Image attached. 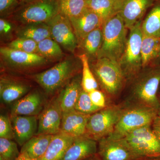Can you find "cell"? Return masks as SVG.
Masks as SVG:
<instances>
[{"mask_svg":"<svg viewBox=\"0 0 160 160\" xmlns=\"http://www.w3.org/2000/svg\"><path fill=\"white\" fill-rule=\"evenodd\" d=\"M126 103L146 106L160 112L158 98L160 85V65L144 67L130 81Z\"/></svg>","mask_w":160,"mask_h":160,"instance_id":"6da1fadb","label":"cell"},{"mask_svg":"<svg viewBox=\"0 0 160 160\" xmlns=\"http://www.w3.org/2000/svg\"><path fill=\"white\" fill-rule=\"evenodd\" d=\"M82 68L79 58H66L46 71L32 76L33 79L42 88L46 94L51 95L63 89Z\"/></svg>","mask_w":160,"mask_h":160,"instance_id":"7a4b0ae2","label":"cell"},{"mask_svg":"<svg viewBox=\"0 0 160 160\" xmlns=\"http://www.w3.org/2000/svg\"><path fill=\"white\" fill-rule=\"evenodd\" d=\"M102 29V45L98 58H107L119 62L126 49L128 38V29L119 13L105 21Z\"/></svg>","mask_w":160,"mask_h":160,"instance_id":"3957f363","label":"cell"},{"mask_svg":"<svg viewBox=\"0 0 160 160\" xmlns=\"http://www.w3.org/2000/svg\"><path fill=\"white\" fill-rule=\"evenodd\" d=\"M89 65L99 86L103 91L111 97L117 96L126 82L119 63L102 58L92 61Z\"/></svg>","mask_w":160,"mask_h":160,"instance_id":"277c9868","label":"cell"},{"mask_svg":"<svg viewBox=\"0 0 160 160\" xmlns=\"http://www.w3.org/2000/svg\"><path fill=\"white\" fill-rule=\"evenodd\" d=\"M59 13L58 0H38L20 6L10 16L23 25L48 23Z\"/></svg>","mask_w":160,"mask_h":160,"instance_id":"5b68a950","label":"cell"},{"mask_svg":"<svg viewBox=\"0 0 160 160\" xmlns=\"http://www.w3.org/2000/svg\"><path fill=\"white\" fill-rule=\"evenodd\" d=\"M122 113L111 133L124 137L129 132L143 126L151 125L158 112L149 107L124 103Z\"/></svg>","mask_w":160,"mask_h":160,"instance_id":"8992f818","label":"cell"},{"mask_svg":"<svg viewBox=\"0 0 160 160\" xmlns=\"http://www.w3.org/2000/svg\"><path fill=\"white\" fill-rule=\"evenodd\" d=\"M142 22L140 21L129 29L126 49L118 62L126 82H130L143 69L141 54L143 37Z\"/></svg>","mask_w":160,"mask_h":160,"instance_id":"52a82bcc","label":"cell"},{"mask_svg":"<svg viewBox=\"0 0 160 160\" xmlns=\"http://www.w3.org/2000/svg\"><path fill=\"white\" fill-rule=\"evenodd\" d=\"M123 108V105H109L90 115L85 135L98 142L111 134L122 115Z\"/></svg>","mask_w":160,"mask_h":160,"instance_id":"ba28073f","label":"cell"},{"mask_svg":"<svg viewBox=\"0 0 160 160\" xmlns=\"http://www.w3.org/2000/svg\"><path fill=\"white\" fill-rule=\"evenodd\" d=\"M124 138L140 158L160 155V141L151 125L134 129Z\"/></svg>","mask_w":160,"mask_h":160,"instance_id":"9c48e42d","label":"cell"},{"mask_svg":"<svg viewBox=\"0 0 160 160\" xmlns=\"http://www.w3.org/2000/svg\"><path fill=\"white\" fill-rule=\"evenodd\" d=\"M97 154L102 160H138L124 137L110 134L98 141Z\"/></svg>","mask_w":160,"mask_h":160,"instance_id":"30bf717a","label":"cell"},{"mask_svg":"<svg viewBox=\"0 0 160 160\" xmlns=\"http://www.w3.org/2000/svg\"><path fill=\"white\" fill-rule=\"evenodd\" d=\"M0 54L4 65L12 70H27L49 62L47 59L39 54L14 50L7 46L1 47Z\"/></svg>","mask_w":160,"mask_h":160,"instance_id":"8fae6325","label":"cell"},{"mask_svg":"<svg viewBox=\"0 0 160 160\" xmlns=\"http://www.w3.org/2000/svg\"><path fill=\"white\" fill-rule=\"evenodd\" d=\"M63 111L58 96L46 103L38 116V130L36 134H58L61 132Z\"/></svg>","mask_w":160,"mask_h":160,"instance_id":"7c38bea8","label":"cell"},{"mask_svg":"<svg viewBox=\"0 0 160 160\" xmlns=\"http://www.w3.org/2000/svg\"><path fill=\"white\" fill-rule=\"evenodd\" d=\"M47 23L52 38L67 51L73 53L78 43L70 20L59 13Z\"/></svg>","mask_w":160,"mask_h":160,"instance_id":"4fadbf2b","label":"cell"},{"mask_svg":"<svg viewBox=\"0 0 160 160\" xmlns=\"http://www.w3.org/2000/svg\"><path fill=\"white\" fill-rule=\"evenodd\" d=\"M31 85L24 80L9 76L1 75L0 99L1 102L9 104L15 102L31 91Z\"/></svg>","mask_w":160,"mask_h":160,"instance_id":"5bb4252c","label":"cell"},{"mask_svg":"<svg viewBox=\"0 0 160 160\" xmlns=\"http://www.w3.org/2000/svg\"><path fill=\"white\" fill-rule=\"evenodd\" d=\"M155 0H122L119 13L128 29L140 21Z\"/></svg>","mask_w":160,"mask_h":160,"instance_id":"9a60e30c","label":"cell"},{"mask_svg":"<svg viewBox=\"0 0 160 160\" xmlns=\"http://www.w3.org/2000/svg\"><path fill=\"white\" fill-rule=\"evenodd\" d=\"M42 93L37 89L30 91L25 96L14 102L10 116H38L46 104Z\"/></svg>","mask_w":160,"mask_h":160,"instance_id":"2e32d148","label":"cell"},{"mask_svg":"<svg viewBox=\"0 0 160 160\" xmlns=\"http://www.w3.org/2000/svg\"><path fill=\"white\" fill-rule=\"evenodd\" d=\"M14 139L22 147L32 137L38 130V116H10Z\"/></svg>","mask_w":160,"mask_h":160,"instance_id":"e0dca14e","label":"cell"},{"mask_svg":"<svg viewBox=\"0 0 160 160\" xmlns=\"http://www.w3.org/2000/svg\"><path fill=\"white\" fill-rule=\"evenodd\" d=\"M97 152V141L85 134L75 138L60 160H83Z\"/></svg>","mask_w":160,"mask_h":160,"instance_id":"ac0fdd59","label":"cell"},{"mask_svg":"<svg viewBox=\"0 0 160 160\" xmlns=\"http://www.w3.org/2000/svg\"><path fill=\"white\" fill-rule=\"evenodd\" d=\"M69 20L78 46L87 35L94 29L102 27L104 22L98 15L89 9L79 16Z\"/></svg>","mask_w":160,"mask_h":160,"instance_id":"d6986e66","label":"cell"},{"mask_svg":"<svg viewBox=\"0 0 160 160\" xmlns=\"http://www.w3.org/2000/svg\"><path fill=\"white\" fill-rule=\"evenodd\" d=\"M90 115L83 114L73 109L63 112L61 132L73 138L86 133V125Z\"/></svg>","mask_w":160,"mask_h":160,"instance_id":"ffe728a7","label":"cell"},{"mask_svg":"<svg viewBox=\"0 0 160 160\" xmlns=\"http://www.w3.org/2000/svg\"><path fill=\"white\" fill-rule=\"evenodd\" d=\"M82 89V74L79 73L62 89L58 95L63 112L74 109Z\"/></svg>","mask_w":160,"mask_h":160,"instance_id":"44dd1931","label":"cell"},{"mask_svg":"<svg viewBox=\"0 0 160 160\" xmlns=\"http://www.w3.org/2000/svg\"><path fill=\"white\" fill-rule=\"evenodd\" d=\"M74 138L62 132L54 135L41 160H60Z\"/></svg>","mask_w":160,"mask_h":160,"instance_id":"7402d4cb","label":"cell"},{"mask_svg":"<svg viewBox=\"0 0 160 160\" xmlns=\"http://www.w3.org/2000/svg\"><path fill=\"white\" fill-rule=\"evenodd\" d=\"M53 135L36 134L21 148V153H25L33 159L43 157L51 142Z\"/></svg>","mask_w":160,"mask_h":160,"instance_id":"603a6c76","label":"cell"},{"mask_svg":"<svg viewBox=\"0 0 160 160\" xmlns=\"http://www.w3.org/2000/svg\"><path fill=\"white\" fill-rule=\"evenodd\" d=\"M16 35L19 38L28 39L38 43L51 38L50 27L47 23L21 25L17 30Z\"/></svg>","mask_w":160,"mask_h":160,"instance_id":"cb8c5ba5","label":"cell"},{"mask_svg":"<svg viewBox=\"0 0 160 160\" xmlns=\"http://www.w3.org/2000/svg\"><path fill=\"white\" fill-rule=\"evenodd\" d=\"M102 26L89 33L79 45L89 59V62L98 58L103 42Z\"/></svg>","mask_w":160,"mask_h":160,"instance_id":"d4e9b609","label":"cell"},{"mask_svg":"<svg viewBox=\"0 0 160 160\" xmlns=\"http://www.w3.org/2000/svg\"><path fill=\"white\" fill-rule=\"evenodd\" d=\"M122 0H88V9L104 21L119 13Z\"/></svg>","mask_w":160,"mask_h":160,"instance_id":"484cf974","label":"cell"},{"mask_svg":"<svg viewBox=\"0 0 160 160\" xmlns=\"http://www.w3.org/2000/svg\"><path fill=\"white\" fill-rule=\"evenodd\" d=\"M141 28L143 35L160 38V0H155L142 22Z\"/></svg>","mask_w":160,"mask_h":160,"instance_id":"4316f807","label":"cell"},{"mask_svg":"<svg viewBox=\"0 0 160 160\" xmlns=\"http://www.w3.org/2000/svg\"><path fill=\"white\" fill-rule=\"evenodd\" d=\"M160 49V38L143 34L141 54L143 68L149 65L152 60L158 56Z\"/></svg>","mask_w":160,"mask_h":160,"instance_id":"83f0119b","label":"cell"},{"mask_svg":"<svg viewBox=\"0 0 160 160\" xmlns=\"http://www.w3.org/2000/svg\"><path fill=\"white\" fill-rule=\"evenodd\" d=\"M60 13L69 19L79 16L88 9L86 0H58Z\"/></svg>","mask_w":160,"mask_h":160,"instance_id":"f1b7e54d","label":"cell"},{"mask_svg":"<svg viewBox=\"0 0 160 160\" xmlns=\"http://www.w3.org/2000/svg\"><path fill=\"white\" fill-rule=\"evenodd\" d=\"M38 54L48 60H58L63 56L61 46L51 38H47L38 44Z\"/></svg>","mask_w":160,"mask_h":160,"instance_id":"f546056e","label":"cell"},{"mask_svg":"<svg viewBox=\"0 0 160 160\" xmlns=\"http://www.w3.org/2000/svg\"><path fill=\"white\" fill-rule=\"evenodd\" d=\"M82 63V86L84 91L89 92L99 89V85L92 71L89 60L86 54L83 53L78 56Z\"/></svg>","mask_w":160,"mask_h":160,"instance_id":"4dcf8cb0","label":"cell"},{"mask_svg":"<svg viewBox=\"0 0 160 160\" xmlns=\"http://www.w3.org/2000/svg\"><path fill=\"white\" fill-rule=\"evenodd\" d=\"M12 140L0 138V160H15L20 155L17 146Z\"/></svg>","mask_w":160,"mask_h":160,"instance_id":"1f68e13d","label":"cell"},{"mask_svg":"<svg viewBox=\"0 0 160 160\" xmlns=\"http://www.w3.org/2000/svg\"><path fill=\"white\" fill-rule=\"evenodd\" d=\"M74 109L83 114L90 115L99 110L98 108L92 102L89 92L82 89L76 103Z\"/></svg>","mask_w":160,"mask_h":160,"instance_id":"d6a6232c","label":"cell"},{"mask_svg":"<svg viewBox=\"0 0 160 160\" xmlns=\"http://www.w3.org/2000/svg\"><path fill=\"white\" fill-rule=\"evenodd\" d=\"M38 44L33 40L18 38L9 42L6 46L14 50L38 54Z\"/></svg>","mask_w":160,"mask_h":160,"instance_id":"836d02e7","label":"cell"},{"mask_svg":"<svg viewBox=\"0 0 160 160\" xmlns=\"http://www.w3.org/2000/svg\"><path fill=\"white\" fill-rule=\"evenodd\" d=\"M0 138L11 140L14 138L11 120L6 115L0 116Z\"/></svg>","mask_w":160,"mask_h":160,"instance_id":"e575fe53","label":"cell"},{"mask_svg":"<svg viewBox=\"0 0 160 160\" xmlns=\"http://www.w3.org/2000/svg\"><path fill=\"white\" fill-rule=\"evenodd\" d=\"M19 6L18 0H0L1 16L10 15Z\"/></svg>","mask_w":160,"mask_h":160,"instance_id":"d590c367","label":"cell"},{"mask_svg":"<svg viewBox=\"0 0 160 160\" xmlns=\"http://www.w3.org/2000/svg\"><path fill=\"white\" fill-rule=\"evenodd\" d=\"M89 93L92 102L98 108L102 109L109 106L105 93L99 89L92 90Z\"/></svg>","mask_w":160,"mask_h":160,"instance_id":"8d00e7d4","label":"cell"},{"mask_svg":"<svg viewBox=\"0 0 160 160\" xmlns=\"http://www.w3.org/2000/svg\"><path fill=\"white\" fill-rule=\"evenodd\" d=\"M12 30V26L8 21L1 18L0 19V33L1 35L9 34Z\"/></svg>","mask_w":160,"mask_h":160,"instance_id":"74e56055","label":"cell"},{"mask_svg":"<svg viewBox=\"0 0 160 160\" xmlns=\"http://www.w3.org/2000/svg\"><path fill=\"white\" fill-rule=\"evenodd\" d=\"M152 128L160 141V112L158 113L151 125Z\"/></svg>","mask_w":160,"mask_h":160,"instance_id":"f35d334b","label":"cell"},{"mask_svg":"<svg viewBox=\"0 0 160 160\" xmlns=\"http://www.w3.org/2000/svg\"><path fill=\"white\" fill-rule=\"evenodd\" d=\"M42 158L39 159H33L29 157L28 155L25 153H21L18 157L15 160H41Z\"/></svg>","mask_w":160,"mask_h":160,"instance_id":"ab89813d","label":"cell"},{"mask_svg":"<svg viewBox=\"0 0 160 160\" xmlns=\"http://www.w3.org/2000/svg\"><path fill=\"white\" fill-rule=\"evenodd\" d=\"M138 160H160V155L149 157L140 158Z\"/></svg>","mask_w":160,"mask_h":160,"instance_id":"60d3db41","label":"cell"},{"mask_svg":"<svg viewBox=\"0 0 160 160\" xmlns=\"http://www.w3.org/2000/svg\"><path fill=\"white\" fill-rule=\"evenodd\" d=\"M83 160H102V159L96 153V154L93 155Z\"/></svg>","mask_w":160,"mask_h":160,"instance_id":"b9f144b4","label":"cell"},{"mask_svg":"<svg viewBox=\"0 0 160 160\" xmlns=\"http://www.w3.org/2000/svg\"><path fill=\"white\" fill-rule=\"evenodd\" d=\"M18 1L19 3L20 6H21L34 2V1H38V0H18Z\"/></svg>","mask_w":160,"mask_h":160,"instance_id":"7bdbcfd3","label":"cell"},{"mask_svg":"<svg viewBox=\"0 0 160 160\" xmlns=\"http://www.w3.org/2000/svg\"><path fill=\"white\" fill-rule=\"evenodd\" d=\"M158 98L159 101L160 103V92L159 93V92L158 93Z\"/></svg>","mask_w":160,"mask_h":160,"instance_id":"ee69618b","label":"cell"},{"mask_svg":"<svg viewBox=\"0 0 160 160\" xmlns=\"http://www.w3.org/2000/svg\"><path fill=\"white\" fill-rule=\"evenodd\" d=\"M158 57H160V51H159V54H158Z\"/></svg>","mask_w":160,"mask_h":160,"instance_id":"f6af8a7d","label":"cell"},{"mask_svg":"<svg viewBox=\"0 0 160 160\" xmlns=\"http://www.w3.org/2000/svg\"><path fill=\"white\" fill-rule=\"evenodd\" d=\"M86 1H88V0H86Z\"/></svg>","mask_w":160,"mask_h":160,"instance_id":"bcb514c9","label":"cell"}]
</instances>
